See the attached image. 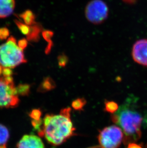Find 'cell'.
<instances>
[{"mask_svg": "<svg viewBox=\"0 0 147 148\" xmlns=\"http://www.w3.org/2000/svg\"><path fill=\"white\" fill-rule=\"evenodd\" d=\"M18 87L14 85L11 69L0 65V108H13L19 103Z\"/></svg>", "mask_w": 147, "mask_h": 148, "instance_id": "3957f363", "label": "cell"}, {"mask_svg": "<svg viewBox=\"0 0 147 148\" xmlns=\"http://www.w3.org/2000/svg\"><path fill=\"white\" fill-rule=\"evenodd\" d=\"M54 87V82L49 78L44 80L42 84V86L40 87L43 91H48L52 89Z\"/></svg>", "mask_w": 147, "mask_h": 148, "instance_id": "e0dca14e", "label": "cell"}, {"mask_svg": "<svg viewBox=\"0 0 147 148\" xmlns=\"http://www.w3.org/2000/svg\"><path fill=\"white\" fill-rule=\"evenodd\" d=\"M28 41L27 39L25 38H22L19 41L18 43V45L20 49L24 50L27 48L28 45Z\"/></svg>", "mask_w": 147, "mask_h": 148, "instance_id": "44dd1931", "label": "cell"}, {"mask_svg": "<svg viewBox=\"0 0 147 148\" xmlns=\"http://www.w3.org/2000/svg\"><path fill=\"white\" fill-rule=\"evenodd\" d=\"M30 26V32L27 36V39L28 41L37 42L39 40L40 37L41 33L42 32V25L37 23Z\"/></svg>", "mask_w": 147, "mask_h": 148, "instance_id": "30bf717a", "label": "cell"}, {"mask_svg": "<svg viewBox=\"0 0 147 148\" xmlns=\"http://www.w3.org/2000/svg\"><path fill=\"white\" fill-rule=\"evenodd\" d=\"M86 101L84 98H78L74 101L72 106L76 110H81L85 106Z\"/></svg>", "mask_w": 147, "mask_h": 148, "instance_id": "9a60e30c", "label": "cell"}, {"mask_svg": "<svg viewBox=\"0 0 147 148\" xmlns=\"http://www.w3.org/2000/svg\"><path fill=\"white\" fill-rule=\"evenodd\" d=\"M88 148H102L101 147H100V146H93V147H89Z\"/></svg>", "mask_w": 147, "mask_h": 148, "instance_id": "603a6c76", "label": "cell"}, {"mask_svg": "<svg viewBox=\"0 0 147 148\" xmlns=\"http://www.w3.org/2000/svg\"><path fill=\"white\" fill-rule=\"evenodd\" d=\"M108 8L102 0H92L85 9V15L90 22L99 25L104 22L108 16Z\"/></svg>", "mask_w": 147, "mask_h": 148, "instance_id": "8992f818", "label": "cell"}, {"mask_svg": "<svg viewBox=\"0 0 147 148\" xmlns=\"http://www.w3.org/2000/svg\"><path fill=\"white\" fill-rule=\"evenodd\" d=\"M17 148H44L42 140L34 135H26L21 138L17 145Z\"/></svg>", "mask_w": 147, "mask_h": 148, "instance_id": "ba28073f", "label": "cell"}, {"mask_svg": "<svg viewBox=\"0 0 147 148\" xmlns=\"http://www.w3.org/2000/svg\"><path fill=\"white\" fill-rule=\"evenodd\" d=\"M105 110L111 114L117 112L118 109V106L116 102L113 101H107L105 102Z\"/></svg>", "mask_w": 147, "mask_h": 148, "instance_id": "5bb4252c", "label": "cell"}, {"mask_svg": "<svg viewBox=\"0 0 147 148\" xmlns=\"http://www.w3.org/2000/svg\"><path fill=\"white\" fill-rule=\"evenodd\" d=\"M23 50L17 44L14 36H10L5 43L0 46V65L12 69L27 62Z\"/></svg>", "mask_w": 147, "mask_h": 148, "instance_id": "277c9868", "label": "cell"}, {"mask_svg": "<svg viewBox=\"0 0 147 148\" xmlns=\"http://www.w3.org/2000/svg\"><path fill=\"white\" fill-rule=\"evenodd\" d=\"M127 148H142V146L135 143H129Z\"/></svg>", "mask_w": 147, "mask_h": 148, "instance_id": "7402d4cb", "label": "cell"}, {"mask_svg": "<svg viewBox=\"0 0 147 148\" xmlns=\"http://www.w3.org/2000/svg\"><path fill=\"white\" fill-rule=\"evenodd\" d=\"M124 1H131V0H124Z\"/></svg>", "mask_w": 147, "mask_h": 148, "instance_id": "cb8c5ba5", "label": "cell"}, {"mask_svg": "<svg viewBox=\"0 0 147 148\" xmlns=\"http://www.w3.org/2000/svg\"><path fill=\"white\" fill-rule=\"evenodd\" d=\"M99 143L102 148H118L124 138L123 131L116 126H110L100 131Z\"/></svg>", "mask_w": 147, "mask_h": 148, "instance_id": "5b68a950", "label": "cell"}, {"mask_svg": "<svg viewBox=\"0 0 147 148\" xmlns=\"http://www.w3.org/2000/svg\"><path fill=\"white\" fill-rule=\"evenodd\" d=\"M14 22L18 28L21 31V32L24 35L27 36L29 33L30 30V26L27 25V24H25V23L24 24L22 23L17 20H15Z\"/></svg>", "mask_w": 147, "mask_h": 148, "instance_id": "2e32d148", "label": "cell"}, {"mask_svg": "<svg viewBox=\"0 0 147 148\" xmlns=\"http://www.w3.org/2000/svg\"><path fill=\"white\" fill-rule=\"evenodd\" d=\"M58 62H59V64L60 66L65 67L68 62V58L66 55L63 54L59 56Z\"/></svg>", "mask_w": 147, "mask_h": 148, "instance_id": "d6986e66", "label": "cell"}, {"mask_svg": "<svg viewBox=\"0 0 147 148\" xmlns=\"http://www.w3.org/2000/svg\"><path fill=\"white\" fill-rule=\"evenodd\" d=\"M131 55L136 63L147 67V39H140L135 43Z\"/></svg>", "mask_w": 147, "mask_h": 148, "instance_id": "52a82bcc", "label": "cell"}, {"mask_svg": "<svg viewBox=\"0 0 147 148\" xmlns=\"http://www.w3.org/2000/svg\"><path fill=\"white\" fill-rule=\"evenodd\" d=\"M9 30L5 27L0 28V39L4 40L7 39L9 36Z\"/></svg>", "mask_w": 147, "mask_h": 148, "instance_id": "ffe728a7", "label": "cell"}, {"mask_svg": "<svg viewBox=\"0 0 147 148\" xmlns=\"http://www.w3.org/2000/svg\"><path fill=\"white\" fill-rule=\"evenodd\" d=\"M42 36H43L44 38L47 41L48 44L47 47L46 48L45 52L46 54L50 53L51 50L52 48L53 47V43L52 41V38L54 35V33L51 30H46L42 32Z\"/></svg>", "mask_w": 147, "mask_h": 148, "instance_id": "4fadbf2b", "label": "cell"}, {"mask_svg": "<svg viewBox=\"0 0 147 148\" xmlns=\"http://www.w3.org/2000/svg\"><path fill=\"white\" fill-rule=\"evenodd\" d=\"M138 103V98L130 95L111 116L112 121L124 133L125 143L138 140L142 137V127H147V112L142 111Z\"/></svg>", "mask_w": 147, "mask_h": 148, "instance_id": "6da1fadb", "label": "cell"}, {"mask_svg": "<svg viewBox=\"0 0 147 148\" xmlns=\"http://www.w3.org/2000/svg\"><path fill=\"white\" fill-rule=\"evenodd\" d=\"M9 136V132L7 127L0 124V148H7L6 145Z\"/></svg>", "mask_w": 147, "mask_h": 148, "instance_id": "8fae6325", "label": "cell"}, {"mask_svg": "<svg viewBox=\"0 0 147 148\" xmlns=\"http://www.w3.org/2000/svg\"><path fill=\"white\" fill-rule=\"evenodd\" d=\"M42 115L41 111L39 109H34L31 112L29 115L33 119L32 120H39L41 119Z\"/></svg>", "mask_w": 147, "mask_h": 148, "instance_id": "ac0fdd59", "label": "cell"}, {"mask_svg": "<svg viewBox=\"0 0 147 148\" xmlns=\"http://www.w3.org/2000/svg\"><path fill=\"white\" fill-rule=\"evenodd\" d=\"M24 23L27 25H32L35 23V16L31 10H26L20 15Z\"/></svg>", "mask_w": 147, "mask_h": 148, "instance_id": "7c38bea8", "label": "cell"}, {"mask_svg": "<svg viewBox=\"0 0 147 148\" xmlns=\"http://www.w3.org/2000/svg\"><path fill=\"white\" fill-rule=\"evenodd\" d=\"M15 5L14 0H0V18H6L11 16Z\"/></svg>", "mask_w": 147, "mask_h": 148, "instance_id": "9c48e42d", "label": "cell"}, {"mask_svg": "<svg viewBox=\"0 0 147 148\" xmlns=\"http://www.w3.org/2000/svg\"><path fill=\"white\" fill-rule=\"evenodd\" d=\"M70 108L63 109L59 115H46L40 136L53 145H59L72 136L75 130L70 119Z\"/></svg>", "mask_w": 147, "mask_h": 148, "instance_id": "7a4b0ae2", "label": "cell"}]
</instances>
